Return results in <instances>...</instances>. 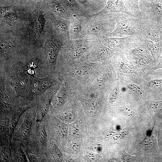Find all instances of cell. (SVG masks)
Listing matches in <instances>:
<instances>
[{
  "instance_id": "obj_15",
  "label": "cell",
  "mask_w": 162,
  "mask_h": 162,
  "mask_svg": "<svg viewBox=\"0 0 162 162\" xmlns=\"http://www.w3.org/2000/svg\"><path fill=\"white\" fill-rule=\"evenodd\" d=\"M128 87L131 90L138 93L140 94H142V92L140 88L137 86L130 84L128 85Z\"/></svg>"
},
{
  "instance_id": "obj_1",
  "label": "cell",
  "mask_w": 162,
  "mask_h": 162,
  "mask_svg": "<svg viewBox=\"0 0 162 162\" xmlns=\"http://www.w3.org/2000/svg\"><path fill=\"white\" fill-rule=\"evenodd\" d=\"M116 25L114 29L106 33L105 36L124 37L135 35L142 38V19H140L125 13L111 12Z\"/></svg>"
},
{
  "instance_id": "obj_20",
  "label": "cell",
  "mask_w": 162,
  "mask_h": 162,
  "mask_svg": "<svg viewBox=\"0 0 162 162\" xmlns=\"http://www.w3.org/2000/svg\"><path fill=\"white\" fill-rule=\"evenodd\" d=\"M134 157L132 156H130V155L128 154H124V160L125 161H129V160H131L134 159Z\"/></svg>"
},
{
  "instance_id": "obj_6",
  "label": "cell",
  "mask_w": 162,
  "mask_h": 162,
  "mask_svg": "<svg viewBox=\"0 0 162 162\" xmlns=\"http://www.w3.org/2000/svg\"><path fill=\"white\" fill-rule=\"evenodd\" d=\"M154 22L145 21L143 19L142 28V37L143 39H147L153 41L158 42L160 37L157 27Z\"/></svg>"
},
{
  "instance_id": "obj_2",
  "label": "cell",
  "mask_w": 162,
  "mask_h": 162,
  "mask_svg": "<svg viewBox=\"0 0 162 162\" xmlns=\"http://www.w3.org/2000/svg\"><path fill=\"white\" fill-rule=\"evenodd\" d=\"M86 17L87 32L88 36L98 37L112 32L115 29L116 22L111 12L102 10Z\"/></svg>"
},
{
  "instance_id": "obj_4",
  "label": "cell",
  "mask_w": 162,
  "mask_h": 162,
  "mask_svg": "<svg viewBox=\"0 0 162 162\" xmlns=\"http://www.w3.org/2000/svg\"><path fill=\"white\" fill-rule=\"evenodd\" d=\"M139 6L144 20L155 22L162 15V4L158 2L140 0Z\"/></svg>"
},
{
  "instance_id": "obj_21",
  "label": "cell",
  "mask_w": 162,
  "mask_h": 162,
  "mask_svg": "<svg viewBox=\"0 0 162 162\" xmlns=\"http://www.w3.org/2000/svg\"><path fill=\"white\" fill-rule=\"evenodd\" d=\"M7 18H8L9 20H12V21H14L16 20V16L15 15L13 14H8L7 15Z\"/></svg>"
},
{
  "instance_id": "obj_19",
  "label": "cell",
  "mask_w": 162,
  "mask_h": 162,
  "mask_svg": "<svg viewBox=\"0 0 162 162\" xmlns=\"http://www.w3.org/2000/svg\"><path fill=\"white\" fill-rule=\"evenodd\" d=\"M160 104L157 102L152 103L150 105L151 108L153 109L159 108L160 107Z\"/></svg>"
},
{
  "instance_id": "obj_13",
  "label": "cell",
  "mask_w": 162,
  "mask_h": 162,
  "mask_svg": "<svg viewBox=\"0 0 162 162\" xmlns=\"http://www.w3.org/2000/svg\"><path fill=\"white\" fill-rule=\"evenodd\" d=\"M28 123H25L23 124L21 128V134L22 136L24 137H27L29 134L30 127Z\"/></svg>"
},
{
  "instance_id": "obj_17",
  "label": "cell",
  "mask_w": 162,
  "mask_h": 162,
  "mask_svg": "<svg viewBox=\"0 0 162 162\" xmlns=\"http://www.w3.org/2000/svg\"><path fill=\"white\" fill-rule=\"evenodd\" d=\"M117 94V91L116 90H113L111 93L109 97V101L111 102L115 101L116 99Z\"/></svg>"
},
{
  "instance_id": "obj_7",
  "label": "cell",
  "mask_w": 162,
  "mask_h": 162,
  "mask_svg": "<svg viewBox=\"0 0 162 162\" xmlns=\"http://www.w3.org/2000/svg\"><path fill=\"white\" fill-rule=\"evenodd\" d=\"M102 10L109 13H123L134 16L126 8L123 0H107L105 7Z\"/></svg>"
},
{
  "instance_id": "obj_14",
  "label": "cell",
  "mask_w": 162,
  "mask_h": 162,
  "mask_svg": "<svg viewBox=\"0 0 162 162\" xmlns=\"http://www.w3.org/2000/svg\"><path fill=\"white\" fill-rule=\"evenodd\" d=\"M148 86L151 88H157L162 86V79L154 80L148 83Z\"/></svg>"
},
{
  "instance_id": "obj_5",
  "label": "cell",
  "mask_w": 162,
  "mask_h": 162,
  "mask_svg": "<svg viewBox=\"0 0 162 162\" xmlns=\"http://www.w3.org/2000/svg\"><path fill=\"white\" fill-rule=\"evenodd\" d=\"M86 16L73 15L70 19V39H79L88 37L87 32Z\"/></svg>"
},
{
  "instance_id": "obj_16",
  "label": "cell",
  "mask_w": 162,
  "mask_h": 162,
  "mask_svg": "<svg viewBox=\"0 0 162 162\" xmlns=\"http://www.w3.org/2000/svg\"><path fill=\"white\" fill-rule=\"evenodd\" d=\"M19 115L18 114L15 115L13 118L10 125V129L11 130H14L15 127L16 126L19 119Z\"/></svg>"
},
{
  "instance_id": "obj_18",
  "label": "cell",
  "mask_w": 162,
  "mask_h": 162,
  "mask_svg": "<svg viewBox=\"0 0 162 162\" xmlns=\"http://www.w3.org/2000/svg\"><path fill=\"white\" fill-rule=\"evenodd\" d=\"M40 133L41 139L43 140L45 139L46 138L47 134L45 128L41 129Z\"/></svg>"
},
{
  "instance_id": "obj_9",
  "label": "cell",
  "mask_w": 162,
  "mask_h": 162,
  "mask_svg": "<svg viewBox=\"0 0 162 162\" xmlns=\"http://www.w3.org/2000/svg\"><path fill=\"white\" fill-rule=\"evenodd\" d=\"M48 4L53 13L59 16L70 20L73 16L65 9L58 0H49Z\"/></svg>"
},
{
  "instance_id": "obj_3",
  "label": "cell",
  "mask_w": 162,
  "mask_h": 162,
  "mask_svg": "<svg viewBox=\"0 0 162 162\" xmlns=\"http://www.w3.org/2000/svg\"><path fill=\"white\" fill-rule=\"evenodd\" d=\"M100 40L103 44L113 49H121L130 44L143 41L142 38L135 35L122 37H112L102 35L99 37Z\"/></svg>"
},
{
  "instance_id": "obj_12",
  "label": "cell",
  "mask_w": 162,
  "mask_h": 162,
  "mask_svg": "<svg viewBox=\"0 0 162 162\" xmlns=\"http://www.w3.org/2000/svg\"><path fill=\"white\" fill-rule=\"evenodd\" d=\"M47 56L49 61L53 62L58 55V47L55 41H49L46 47Z\"/></svg>"
},
{
  "instance_id": "obj_8",
  "label": "cell",
  "mask_w": 162,
  "mask_h": 162,
  "mask_svg": "<svg viewBox=\"0 0 162 162\" xmlns=\"http://www.w3.org/2000/svg\"><path fill=\"white\" fill-rule=\"evenodd\" d=\"M65 9L72 15L86 16L80 5L76 0H58Z\"/></svg>"
},
{
  "instance_id": "obj_11",
  "label": "cell",
  "mask_w": 162,
  "mask_h": 162,
  "mask_svg": "<svg viewBox=\"0 0 162 162\" xmlns=\"http://www.w3.org/2000/svg\"><path fill=\"white\" fill-rule=\"evenodd\" d=\"M127 9L134 16L142 19L139 4L140 0H123Z\"/></svg>"
},
{
  "instance_id": "obj_10",
  "label": "cell",
  "mask_w": 162,
  "mask_h": 162,
  "mask_svg": "<svg viewBox=\"0 0 162 162\" xmlns=\"http://www.w3.org/2000/svg\"><path fill=\"white\" fill-rule=\"evenodd\" d=\"M55 17L52 20V22L56 31L64 36L66 38L70 39L69 29L70 21H64L62 20Z\"/></svg>"
},
{
  "instance_id": "obj_22",
  "label": "cell",
  "mask_w": 162,
  "mask_h": 162,
  "mask_svg": "<svg viewBox=\"0 0 162 162\" xmlns=\"http://www.w3.org/2000/svg\"><path fill=\"white\" fill-rule=\"evenodd\" d=\"M160 66L161 67H162V60L160 62Z\"/></svg>"
}]
</instances>
